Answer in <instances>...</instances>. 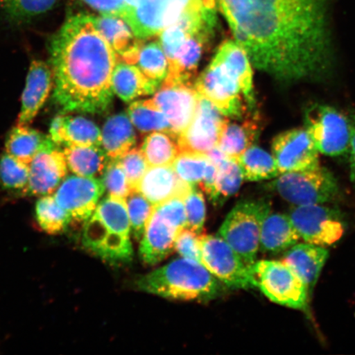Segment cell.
<instances>
[{
    "instance_id": "cell-9",
    "label": "cell",
    "mask_w": 355,
    "mask_h": 355,
    "mask_svg": "<svg viewBox=\"0 0 355 355\" xmlns=\"http://www.w3.org/2000/svg\"><path fill=\"white\" fill-rule=\"evenodd\" d=\"M272 184L279 196L294 206L329 202L339 191L334 175L320 166L307 171L284 173Z\"/></svg>"
},
{
    "instance_id": "cell-3",
    "label": "cell",
    "mask_w": 355,
    "mask_h": 355,
    "mask_svg": "<svg viewBox=\"0 0 355 355\" xmlns=\"http://www.w3.org/2000/svg\"><path fill=\"white\" fill-rule=\"evenodd\" d=\"M130 233L125 199L109 195L85 222L83 243L109 263H126L132 260L133 254Z\"/></svg>"
},
{
    "instance_id": "cell-34",
    "label": "cell",
    "mask_w": 355,
    "mask_h": 355,
    "mask_svg": "<svg viewBox=\"0 0 355 355\" xmlns=\"http://www.w3.org/2000/svg\"><path fill=\"white\" fill-rule=\"evenodd\" d=\"M128 115L141 132L158 131L171 135L170 122L153 99L132 102L128 109Z\"/></svg>"
},
{
    "instance_id": "cell-44",
    "label": "cell",
    "mask_w": 355,
    "mask_h": 355,
    "mask_svg": "<svg viewBox=\"0 0 355 355\" xmlns=\"http://www.w3.org/2000/svg\"><path fill=\"white\" fill-rule=\"evenodd\" d=\"M132 189H135L149 167L141 149L132 148L119 159Z\"/></svg>"
},
{
    "instance_id": "cell-10",
    "label": "cell",
    "mask_w": 355,
    "mask_h": 355,
    "mask_svg": "<svg viewBox=\"0 0 355 355\" xmlns=\"http://www.w3.org/2000/svg\"><path fill=\"white\" fill-rule=\"evenodd\" d=\"M304 128L318 152L339 157L349 149L352 126L343 113L330 105L315 103L304 111Z\"/></svg>"
},
{
    "instance_id": "cell-38",
    "label": "cell",
    "mask_w": 355,
    "mask_h": 355,
    "mask_svg": "<svg viewBox=\"0 0 355 355\" xmlns=\"http://www.w3.org/2000/svg\"><path fill=\"white\" fill-rule=\"evenodd\" d=\"M125 202L133 236L139 241L143 237L146 223L153 214L155 206L137 189H132Z\"/></svg>"
},
{
    "instance_id": "cell-28",
    "label": "cell",
    "mask_w": 355,
    "mask_h": 355,
    "mask_svg": "<svg viewBox=\"0 0 355 355\" xmlns=\"http://www.w3.org/2000/svg\"><path fill=\"white\" fill-rule=\"evenodd\" d=\"M57 146L50 136L28 126L17 124L8 133L6 153L19 161L30 165L35 155L44 149Z\"/></svg>"
},
{
    "instance_id": "cell-29",
    "label": "cell",
    "mask_w": 355,
    "mask_h": 355,
    "mask_svg": "<svg viewBox=\"0 0 355 355\" xmlns=\"http://www.w3.org/2000/svg\"><path fill=\"white\" fill-rule=\"evenodd\" d=\"M259 133V117L255 113L242 123L228 122L217 146L230 159L237 162L247 149L254 145Z\"/></svg>"
},
{
    "instance_id": "cell-1",
    "label": "cell",
    "mask_w": 355,
    "mask_h": 355,
    "mask_svg": "<svg viewBox=\"0 0 355 355\" xmlns=\"http://www.w3.org/2000/svg\"><path fill=\"white\" fill-rule=\"evenodd\" d=\"M256 69L283 83L322 79L332 46L328 0H218Z\"/></svg>"
},
{
    "instance_id": "cell-42",
    "label": "cell",
    "mask_w": 355,
    "mask_h": 355,
    "mask_svg": "<svg viewBox=\"0 0 355 355\" xmlns=\"http://www.w3.org/2000/svg\"><path fill=\"white\" fill-rule=\"evenodd\" d=\"M101 180L110 196L125 199L132 191L125 172L119 159H110L102 175Z\"/></svg>"
},
{
    "instance_id": "cell-8",
    "label": "cell",
    "mask_w": 355,
    "mask_h": 355,
    "mask_svg": "<svg viewBox=\"0 0 355 355\" xmlns=\"http://www.w3.org/2000/svg\"><path fill=\"white\" fill-rule=\"evenodd\" d=\"M251 275L254 286L273 303L294 309H307V286L282 260L256 261L251 265Z\"/></svg>"
},
{
    "instance_id": "cell-7",
    "label": "cell",
    "mask_w": 355,
    "mask_h": 355,
    "mask_svg": "<svg viewBox=\"0 0 355 355\" xmlns=\"http://www.w3.org/2000/svg\"><path fill=\"white\" fill-rule=\"evenodd\" d=\"M216 0H124L122 19L137 38L148 40L162 33L189 8Z\"/></svg>"
},
{
    "instance_id": "cell-5",
    "label": "cell",
    "mask_w": 355,
    "mask_h": 355,
    "mask_svg": "<svg viewBox=\"0 0 355 355\" xmlns=\"http://www.w3.org/2000/svg\"><path fill=\"white\" fill-rule=\"evenodd\" d=\"M270 212V204L265 199L243 200L229 213L219 230V236L248 265L256 261L261 227Z\"/></svg>"
},
{
    "instance_id": "cell-40",
    "label": "cell",
    "mask_w": 355,
    "mask_h": 355,
    "mask_svg": "<svg viewBox=\"0 0 355 355\" xmlns=\"http://www.w3.org/2000/svg\"><path fill=\"white\" fill-rule=\"evenodd\" d=\"M217 167L216 180V202L220 198H227L236 193L244 180L238 162L227 158Z\"/></svg>"
},
{
    "instance_id": "cell-41",
    "label": "cell",
    "mask_w": 355,
    "mask_h": 355,
    "mask_svg": "<svg viewBox=\"0 0 355 355\" xmlns=\"http://www.w3.org/2000/svg\"><path fill=\"white\" fill-rule=\"evenodd\" d=\"M58 0H0V7L13 20L33 19L52 10Z\"/></svg>"
},
{
    "instance_id": "cell-26",
    "label": "cell",
    "mask_w": 355,
    "mask_h": 355,
    "mask_svg": "<svg viewBox=\"0 0 355 355\" xmlns=\"http://www.w3.org/2000/svg\"><path fill=\"white\" fill-rule=\"evenodd\" d=\"M216 56L233 71L238 78L244 100L250 110L256 107L254 77L251 61L247 52L237 42L227 41L222 43Z\"/></svg>"
},
{
    "instance_id": "cell-43",
    "label": "cell",
    "mask_w": 355,
    "mask_h": 355,
    "mask_svg": "<svg viewBox=\"0 0 355 355\" xmlns=\"http://www.w3.org/2000/svg\"><path fill=\"white\" fill-rule=\"evenodd\" d=\"M183 201L187 220L186 228L201 233L206 219V204L202 193L193 187Z\"/></svg>"
},
{
    "instance_id": "cell-25",
    "label": "cell",
    "mask_w": 355,
    "mask_h": 355,
    "mask_svg": "<svg viewBox=\"0 0 355 355\" xmlns=\"http://www.w3.org/2000/svg\"><path fill=\"white\" fill-rule=\"evenodd\" d=\"M301 237L288 215L269 213L261 227L259 250L279 254L299 243Z\"/></svg>"
},
{
    "instance_id": "cell-20",
    "label": "cell",
    "mask_w": 355,
    "mask_h": 355,
    "mask_svg": "<svg viewBox=\"0 0 355 355\" xmlns=\"http://www.w3.org/2000/svg\"><path fill=\"white\" fill-rule=\"evenodd\" d=\"M194 187L182 180L172 166H149L137 189L154 206L171 198H184Z\"/></svg>"
},
{
    "instance_id": "cell-24",
    "label": "cell",
    "mask_w": 355,
    "mask_h": 355,
    "mask_svg": "<svg viewBox=\"0 0 355 355\" xmlns=\"http://www.w3.org/2000/svg\"><path fill=\"white\" fill-rule=\"evenodd\" d=\"M329 257L326 248L312 243H297L288 250L282 261L296 274L308 290H313Z\"/></svg>"
},
{
    "instance_id": "cell-37",
    "label": "cell",
    "mask_w": 355,
    "mask_h": 355,
    "mask_svg": "<svg viewBox=\"0 0 355 355\" xmlns=\"http://www.w3.org/2000/svg\"><path fill=\"white\" fill-rule=\"evenodd\" d=\"M211 159L206 154L180 153L178 154L172 167L178 176L186 183L195 186L205 177Z\"/></svg>"
},
{
    "instance_id": "cell-15",
    "label": "cell",
    "mask_w": 355,
    "mask_h": 355,
    "mask_svg": "<svg viewBox=\"0 0 355 355\" xmlns=\"http://www.w3.org/2000/svg\"><path fill=\"white\" fill-rule=\"evenodd\" d=\"M272 153L279 175L320 166L318 150L305 128H293L275 137Z\"/></svg>"
},
{
    "instance_id": "cell-35",
    "label": "cell",
    "mask_w": 355,
    "mask_h": 355,
    "mask_svg": "<svg viewBox=\"0 0 355 355\" xmlns=\"http://www.w3.org/2000/svg\"><path fill=\"white\" fill-rule=\"evenodd\" d=\"M35 216L38 224L49 234H59L69 225L72 217L56 202L52 195L40 198L35 205Z\"/></svg>"
},
{
    "instance_id": "cell-14",
    "label": "cell",
    "mask_w": 355,
    "mask_h": 355,
    "mask_svg": "<svg viewBox=\"0 0 355 355\" xmlns=\"http://www.w3.org/2000/svg\"><path fill=\"white\" fill-rule=\"evenodd\" d=\"M229 122L216 106L198 94L196 113L186 130L177 137L180 153L207 154L218 145Z\"/></svg>"
},
{
    "instance_id": "cell-27",
    "label": "cell",
    "mask_w": 355,
    "mask_h": 355,
    "mask_svg": "<svg viewBox=\"0 0 355 355\" xmlns=\"http://www.w3.org/2000/svg\"><path fill=\"white\" fill-rule=\"evenodd\" d=\"M162 83L153 81L141 73L139 67L121 62L115 66L112 75L114 94L124 102L157 92Z\"/></svg>"
},
{
    "instance_id": "cell-45",
    "label": "cell",
    "mask_w": 355,
    "mask_h": 355,
    "mask_svg": "<svg viewBox=\"0 0 355 355\" xmlns=\"http://www.w3.org/2000/svg\"><path fill=\"white\" fill-rule=\"evenodd\" d=\"M175 250L184 259H192L202 263L201 243L199 234L185 228L178 235Z\"/></svg>"
},
{
    "instance_id": "cell-12",
    "label": "cell",
    "mask_w": 355,
    "mask_h": 355,
    "mask_svg": "<svg viewBox=\"0 0 355 355\" xmlns=\"http://www.w3.org/2000/svg\"><path fill=\"white\" fill-rule=\"evenodd\" d=\"M202 264L219 282L234 288H250L251 265L244 263L236 252L223 239L214 235H200Z\"/></svg>"
},
{
    "instance_id": "cell-46",
    "label": "cell",
    "mask_w": 355,
    "mask_h": 355,
    "mask_svg": "<svg viewBox=\"0 0 355 355\" xmlns=\"http://www.w3.org/2000/svg\"><path fill=\"white\" fill-rule=\"evenodd\" d=\"M93 10L101 15L121 17L124 8V0H83Z\"/></svg>"
},
{
    "instance_id": "cell-11",
    "label": "cell",
    "mask_w": 355,
    "mask_h": 355,
    "mask_svg": "<svg viewBox=\"0 0 355 355\" xmlns=\"http://www.w3.org/2000/svg\"><path fill=\"white\" fill-rule=\"evenodd\" d=\"M194 87L225 116L241 119L246 112L236 75L216 55L198 78Z\"/></svg>"
},
{
    "instance_id": "cell-36",
    "label": "cell",
    "mask_w": 355,
    "mask_h": 355,
    "mask_svg": "<svg viewBox=\"0 0 355 355\" xmlns=\"http://www.w3.org/2000/svg\"><path fill=\"white\" fill-rule=\"evenodd\" d=\"M137 64L141 73L153 81L162 83L167 77L168 60L161 42H144Z\"/></svg>"
},
{
    "instance_id": "cell-6",
    "label": "cell",
    "mask_w": 355,
    "mask_h": 355,
    "mask_svg": "<svg viewBox=\"0 0 355 355\" xmlns=\"http://www.w3.org/2000/svg\"><path fill=\"white\" fill-rule=\"evenodd\" d=\"M186 226L183 198H171L155 206L141 239V259L150 266L161 263L174 250L176 238Z\"/></svg>"
},
{
    "instance_id": "cell-4",
    "label": "cell",
    "mask_w": 355,
    "mask_h": 355,
    "mask_svg": "<svg viewBox=\"0 0 355 355\" xmlns=\"http://www.w3.org/2000/svg\"><path fill=\"white\" fill-rule=\"evenodd\" d=\"M139 290L175 300L211 299L220 291L217 279L199 261L176 259L141 277Z\"/></svg>"
},
{
    "instance_id": "cell-33",
    "label": "cell",
    "mask_w": 355,
    "mask_h": 355,
    "mask_svg": "<svg viewBox=\"0 0 355 355\" xmlns=\"http://www.w3.org/2000/svg\"><path fill=\"white\" fill-rule=\"evenodd\" d=\"M141 150L149 166H172L180 153L176 137L171 133L158 131L146 137Z\"/></svg>"
},
{
    "instance_id": "cell-18",
    "label": "cell",
    "mask_w": 355,
    "mask_h": 355,
    "mask_svg": "<svg viewBox=\"0 0 355 355\" xmlns=\"http://www.w3.org/2000/svg\"><path fill=\"white\" fill-rule=\"evenodd\" d=\"M68 171L65 155L59 146L41 150L30 163L26 193L39 197L55 193L65 179Z\"/></svg>"
},
{
    "instance_id": "cell-22",
    "label": "cell",
    "mask_w": 355,
    "mask_h": 355,
    "mask_svg": "<svg viewBox=\"0 0 355 355\" xmlns=\"http://www.w3.org/2000/svg\"><path fill=\"white\" fill-rule=\"evenodd\" d=\"M52 87V69L44 61L33 60L22 93L17 123L28 124L33 121L50 95Z\"/></svg>"
},
{
    "instance_id": "cell-47",
    "label": "cell",
    "mask_w": 355,
    "mask_h": 355,
    "mask_svg": "<svg viewBox=\"0 0 355 355\" xmlns=\"http://www.w3.org/2000/svg\"><path fill=\"white\" fill-rule=\"evenodd\" d=\"M350 126H352V137L349 144V164H350V180L355 185V114L349 119Z\"/></svg>"
},
{
    "instance_id": "cell-23",
    "label": "cell",
    "mask_w": 355,
    "mask_h": 355,
    "mask_svg": "<svg viewBox=\"0 0 355 355\" xmlns=\"http://www.w3.org/2000/svg\"><path fill=\"white\" fill-rule=\"evenodd\" d=\"M49 136L58 146H102L100 128L95 123L80 116L57 115L51 123Z\"/></svg>"
},
{
    "instance_id": "cell-30",
    "label": "cell",
    "mask_w": 355,
    "mask_h": 355,
    "mask_svg": "<svg viewBox=\"0 0 355 355\" xmlns=\"http://www.w3.org/2000/svg\"><path fill=\"white\" fill-rule=\"evenodd\" d=\"M102 148L110 159H119L136 144L135 130L128 115L114 114L104 124L101 131Z\"/></svg>"
},
{
    "instance_id": "cell-31",
    "label": "cell",
    "mask_w": 355,
    "mask_h": 355,
    "mask_svg": "<svg viewBox=\"0 0 355 355\" xmlns=\"http://www.w3.org/2000/svg\"><path fill=\"white\" fill-rule=\"evenodd\" d=\"M63 152L69 170L79 176L98 179L110 162L102 146H65Z\"/></svg>"
},
{
    "instance_id": "cell-13",
    "label": "cell",
    "mask_w": 355,
    "mask_h": 355,
    "mask_svg": "<svg viewBox=\"0 0 355 355\" xmlns=\"http://www.w3.org/2000/svg\"><path fill=\"white\" fill-rule=\"evenodd\" d=\"M305 243L329 247L343 238L345 226L340 213L322 204L295 206L288 214Z\"/></svg>"
},
{
    "instance_id": "cell-32",
    "label": "cell",
    "mask_w": 355,
    "mask_h": 355,
    "mask_svg": "<svg viewBox=\"0 0 355 355\" xmlns=\"http://www.w3.org/2000/svg\"><path fill=\"white\" fill-rule=\"evenodd\" d=\"M244 180L256 182L274 179L279 175L272 155L259 146H252L238 159Z\"/></svg>"
},
{
    "instance_id": "cell-16",
    "label": "cell",
    "mask_w": 355,
    "mask_h": 355,
    "mask_svg": "<svg viewBox=\"0 0 355 355\" xmlns=\"http://www.w3.org/2000/svg\"><path fill=\"white\" fill-rule=\"evenodd\" d=\"M104 192L101 180L74 175L65 178L54 197L73 220L86 222L96 211Z\"/></svg>"
},
{
    "instance_id": "cell-17",
    "label": "cell",
    "mask_w": 355,
    "mask_h": 355,
    "mask_svg": "<svg viewBox=\"0 0 355 355\" xmlns=\"http://www.w3.org/2000/svg\"><path fill=\"white\" fill-rule=\"evenodd\" d=\"M165 114L171 127V135L178 137L193 121L196 113L198 93L193 84L162 83L153 99Z\"/></svg>"
},
{
    "instance_id": "cell-39",
    "label": "cell",
    "mask_w": 355,
    "mask_h": 355,
    "mask_svg": "<svg viewBox=\"0 0 355 355\" xmlns=\"http://www.w3.org/2000/svg\"><path fill=\"white\" fill-rule=\"evenodd\" d=\"M29 182V165L7 153L0 159V184L8 190L26 191Z\"/></svg>"
},
{
    "instance_id": "cell-19",
    "label": "cell",
    "mask_w": 355,
    "mask_h": 355,
    "mask_svg": "<svg viewBox=\"0 0 355 355\" xmlns=\"http://www.w3.org/2000/svg\"><path fill=\"white\" fill-rule=\"evenodd\" d=\"M215 30L206 29L189 33L173 59L168 61V74L163 83L193 84L203 50L214 35Z\"/></svg>"
},
{
    "instance_id": "cell-21",
    "label": "cell",
    "mask_w": 355,
    "mask_h": 355,
    "mask_svg": "<svg viewBox=\"0 0 355 355\" xmlns=\"http://www.w3.org/2000/svg\"><path fill=\"white\" fill-rule=\"evenodd\" d=\"M97 30L124 63L137 64L144 40L137 38L121 17L101 15L95 17Z\"/></svg>"
},
{
    "instance_id": "cell-2",
    "label": "cell",
    "mask_w": 355,
    "mask_h": 355,
    "mask_svg": "<svg viewBox=\"0 0 355 355\" xmlns=\"http://www.w3.org/2000/svg\"><path fill=\"white\" fill-rule=\"evenodd\" d=\"M53 98L67 112L101 114L112 103L118 57L97 30L94 16L69 17L53 37Z\"/></svg>"
}]
</instances>
